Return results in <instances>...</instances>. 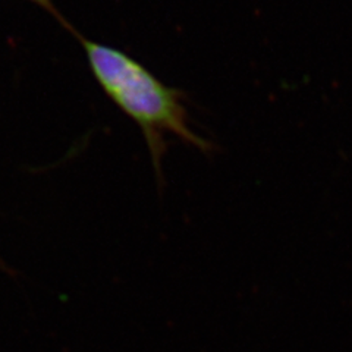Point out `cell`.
<instances>
[{
  "label": "cell",
  "mask_w": 352,
  "mask_h": 352,
  "mask_svg": "<svg viewBox=\"0 0 352 352\" xmlns=\"http://www.w3.org/2000/svg\"><path fill=\"white\" fill-rule=\"evenodd\" d=\"M75 37L103 93L141 129L159 179L169 135L204 153L214 150L213 142L192 129L185 93L164 84L124 50L84 38L80 32Z\"/></svg>",
  "instance_id": "obj_1"
},
{
  "label": "cell",
  "mask_w": 352,
  "mask_h": 352,
  "mask_svg": "<svg viewBox=\"0 0 352 352\" xmlns=\"http://www.w3.org/2000/svg\"><path fill=\"white\" fill-rule=\"evenodd\" d=\"M28 2H31L32 5H36V6L41 8V9L44 10V12L50 14L54 19H56V21L59 22V24H60L63 28H66L69 32H72L74 36L78 34V31H76V30L69 24V22L63 18V15L60 14V10L58 9L56 5H54L53 0H28Z\"/></svg>",
  "instance_id": "obj_2"
}]
</instances>
